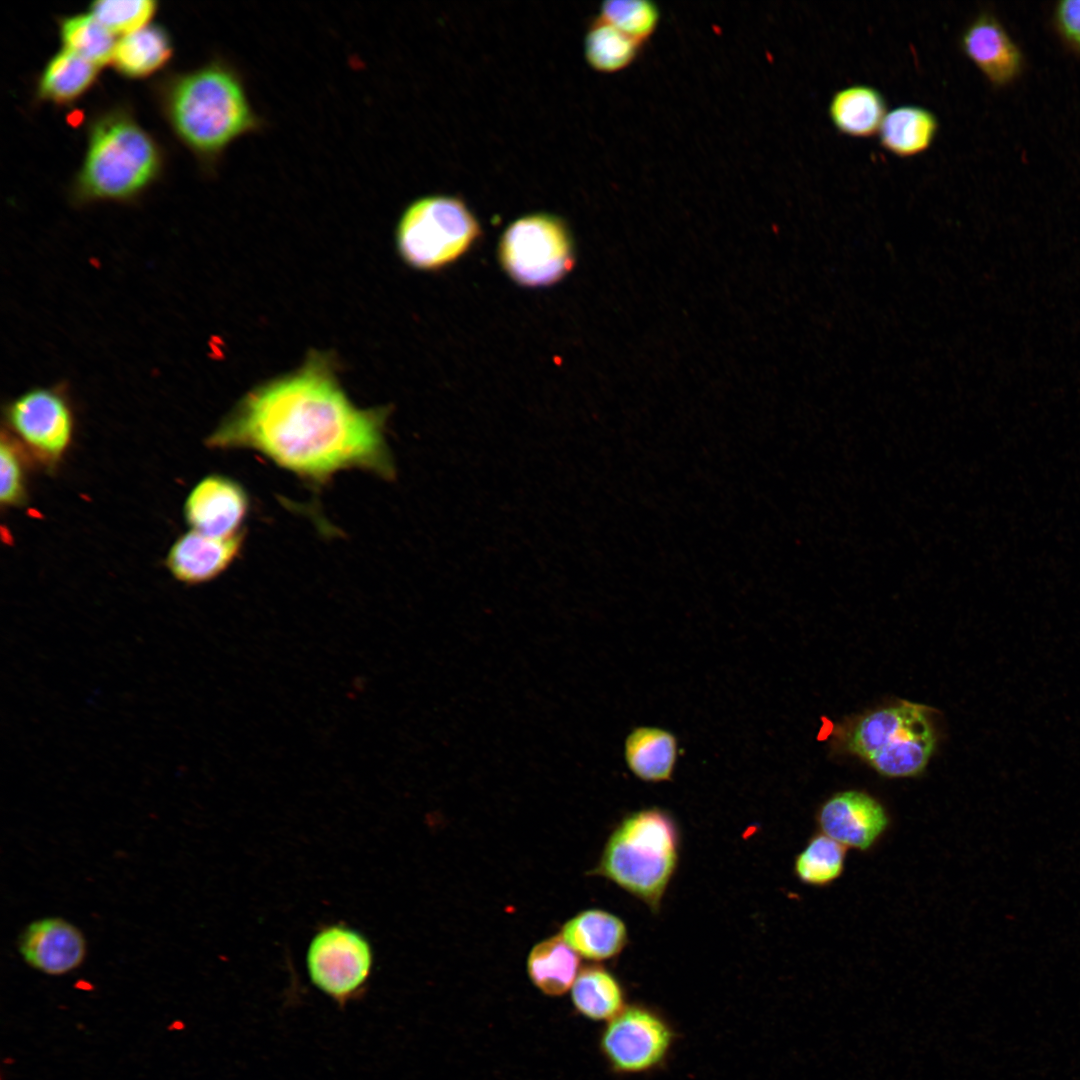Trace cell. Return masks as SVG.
<instances>
[{
  "label": "cell",
  "instance_id": "cell-13",
  "mask_svg": "<svg viewBox=\"0 0 1080 1080\" xmlns=\"http://www.w3.org/2000/svg\"><path fill=\"white\" fill-rule=\"evenodd\" d=\"M18 949L27 964L49 975L77 968L86 955L83 933L69 921L48 917L30 923L21 933Z\"/></svg>",
  "mask_w": 1080,
  "mask_h": 1080
},
{
  "label": "cell",
  "instance_id": "cell-16",
  "mask_svg": "<svg viewBox=\"0 0 1080 1080\" xmlns=\"http://www.w3.org/2000/svg\"><path fill=\"white\" fill-rule=\"evenodd\" d=\"M561 936L578 955L594 961L616 957L628 942L623 920L602 909L576 914L563 925Z\"/></svg>",
  "mask_w": 1080,
  "mask_h": 1080
},
{
  "label": "cell",
  "instance_id": "cell-24",
  "mask_svg": "<svg viewBox=\"0 0 1080 1080\" xmlns=\"http://www.w3.org/2000/svg\"><path fill=\"white\" fill-rule=\"evenodd\" d=\"M641 46L601 16H597L586 32L584 55L593 70L607 74L616 73L628 68L636 60Z\"/></svg>",
  "mask_w": 1080,
  "mask_h": 1080
},
{
  "label": "cell",
  "instance_id": "cell-29",
  "mask_svg": "<svg viewBox=\"0 0 1080 1080\" xmlns=\"http://www.w3.org/2000/svg\"><path fill=\"white\" fill-rule=\"evenodd\" d=\"M0 460L1 504L7 507L18 506L26 497L24 464L16 445L8 436L5 437L4 433L1 438Z\"/></svg>",
  "mask_w": 1080,
  "mask_h": 1080
},
{
  "label": "cell",
  "instance_id": "cell-4",
  "mask_svg": "<svg viewBox=\"0 0 1080 1080\" xmlns=\"http://www.w3.org/2000/svg\"><path fill=\"white\" fill-rule=\"evenodd\" d=\"M160 166L151 136L127 113L109 112L91 127L75 192L82 201L128 199L155 179Z\"/></svg>",
  "mask_w": 1080,
  "mask_h": 1080
},
{
  "label": "cell",
  "instance_id": "cell-8",
  "mask_svg": "<svg viewBox=\"0 0 1080 1080\" xmlns=\"http://www.w3.org/2000/svg\"><path fill=\"white\" fill-rule=\"evenodd\" d=\"M311 983L343 1008L365 993L374 966L369 939L341 922L320 926L305 956Z\"/></svg>",
  "mask_w": 1080,
  "mask_h": 1080
},
{
  "label": "cell",
  "instance_id": "cell-18",
  "mask_svg": "<svg viewBox=\"0 0 1080 1080\" xmlns=\"http://www.w3.org/2000/svg\"><path fill=\"white\" fill-rule=\"evenodd\" d=\"M828 114L839 132L853 137H869L879 131L886 115V101L876 88L855 84L833 94Z\"/></svg>",
  "mask_w": 1080,
  "mask_h": 1080
},
{
  "label": "cell",
  "instance_id": "cell-12",
  "mask_svg": "<svg viewBox=\"0 0 1080 1080\" xmlns=\"http://www.w3.org/2000/svg\"><path fill=\"white\" fill-rule=\"evenodd\" d=\"M246 490L235 480L213 474L201 479L189 493L184 516L192 530L226 538L243 531L249 511Z\"/></svg>",
  "mask_w": 1080,
  "mask_h": 1080
},
{
  "label": "cell",
  "instance_id": "cell-22",
  "mask_svg": "<svg viewBox=\"0 0 1080 1080\" xmlns=\"http://www.w3.org/2000/svg\"><path fill=\"white\" fill-rule=\"evenodd\" d=\"M571 1000L582 1016L608 1022L627 1005L625 990L618 978L604 967L581 969L571 987Z\"/></svg>",
  "mask_w": 1080,
  "mask_h": 1080
},
{
  "label": "cell",
  "instance_id": "cell-20",
  "mask_svg": "<svg viewBox=\"0 0 1080 1080\" xmlns=\"http://www.w3.org/2000/svg\"><path fill=\"white\" fill-rule=\"evenodd\" d=\"M172 55L168 33L158 25L148 24L122 35L116 42L112 64L129 78L146 77L162 68Z\"/></svg>",
  "mask_w": 1080,
  "mask_h": 1080
},
{
  "label": "cell",
  "instance_id": "cell-28",
  "mask_svg": "<svg viewBox=\"0 0 1080 1080\" xmlns=\"http://www.w3.org/2000/svg\"><path fill=\"white\" fill-rule=\"evenodd\" d=\"M90 13L110 32L128 34L149 24L157 3L151 0H101L90 5Z\"/></svg>",
  "mask_w": 1080,
  "mask_h": 1080
},
{
  "label": "cell",
  "instance_id": "cell-1",
  "mask_svg": "<svg viewBox=\"0 0 1080 1080\" xmlns=\"http://www.w3.org/2000/svg\"><path fill=\"white\" fill-rule=\"evenodd\" d=\"M388 408H359L328 356L249 391L208 436L214 449H248L313 484L348 469L384 480L396 474L386 439Z\"/></svg>",
  "mask_w": 1080,
  "mask_h": 1080
},
{
  "label": "cell",
  "instance_id": "cell-21",
  "mask_svg": "<svg viewBox=\"0 0 1080 1080\" xmlns=\"http://www.w3.org/2000/svg\"><path fill=\"white\" fill-rule=\"evenodd\" d=\"M579 955L560 935L548 937L531 949L527 972L544 994L560 996L571 989L579 973Z\"/></svg>",
  "mask_w": 1080,
  "mask_h": 1080
},
{
  "label": "cell",
  "instance_id": "cell-5",
  "mask_svg": "<svg viewBox=\"0 0 1080 1080\" xmlns=\"http://www.w3.org/2000/svg\"><path fill=\"white\" fill-rule=\"evenodd\" d=\"M837 736L845 750L889 778L919 775L936 745L930 708L909 701L859 716Z\"/></svg>",
  "mask_w": 1080,
  "mask_h": 1080
},
{
  "label": "cell",
  "instance_id": "cell-25",
  "mask_svg": "<svg viewBox=\"0 0 1080 1080\" xmlns=\"http://www.w3.org/2000/svg\"><path fill=\"white\" fill-rule=\"evenodd\" d=\"M846 848L823 833L814 834L797 854L794 873L798 880L808 886H830L843 874Z\"/></svg>",
  "mask_w": 1080,
  "mask_h": 1080
},
{
  "label": "cell",
  "instance_id": "cell-6",
  "mask_svg": "<svg viewBox=\"0 0 1080 1080\" xmlns=\"http://www.w3.org/2000/svg\"><path fill=\"white\" fill-rule=\"evenodd\" d=\"M478 220L461 199L428 195L410 203L396 228L402 259L420 270H436L453 263L478 240Z\"/></svg>",
  "mask_w": 1080,
  "mask_h": 1080
},
{
  "label": "cell",
  "instance_id": "cell-10",
  "mask_svg": "<svg viewBox=\"0 0 1080 1080\" xmlns=\"http://www.w3.org/2000/svg\"><path fill=\"white\" fill-rule=\"evenodd\" d=\"M6 418L10 429L46 465L57 463L70 445L73 413L56 388L26 391L9 403Z\"/></svg>",
  "mask_w": 1080,
  "mask_h": 1080
},
{
  "label": "cell",
  "instance_id": "cell-2",
  "mask_svg": "<svg viewBox=\"0 0 1080 1080\" xmlns=\"http://www.w3.org/2000/svg\"><path fill=\"white\" fill-rule=\"evenodd\" d=\"M165 107L176 134L209 167L236 140L267 125L250 100L242 73L222 59L173 80Z\"/></svg>",
  "mask_w": 1080,
  "mask_h": 1080
},
{
  "label": "cell",
  "instance_id": "cell-3",
  "mask_svg": "<svg viewBox=\"0 0 1080 1080\" xmlns=\"http://www.w3.org/2000/svg\"><path fill=\"white\" fill-rule=\"evenodd\" d=\"M680 843L679 827L668 811H634L610 834L594 873L658 912L678 866Z\"/></svg>",
  "mask_w": 1080,
  "mask_h": 1080
},
{
  "label": "cell",
  "instance_id": "cell-15",
  "mask_svg": "<svg viewBox=\"0 0 1080 1080\" xmlns=\"http://www.w3.org/2000/svg\"><path fill=\"white\" fill-rule=\"evenodd\" d=\"M960 46L964 54L994 85H1005L1019 73L1022 56L1000 22L981 13L963 30Z\"/></svg>",
  "mask_w": 1080,
  "mask_h": 1080
},
{
  "label": "cell",
  "instance_id": "cell-19",
  "mask_svg": "<svg viewBox=\"0 0 1080 1080\" xmlns=\"http://www.w3.org/2000/svg\"><path fill=\"white\" fill-rule=\"evenodd\" d=\"M939 128L937 117L918 105H902L886 113L880 128L883 148L899 157H911L926 151Z\"/></svg>",
  "mask_w": 1080,
  "mask_h": 1080
},
{
  "label": "cell",
  "instance_id": "cell-14",
  "mask_svg": "<svg viewBox=\"0 0 1080 1080\" xmlns=\"http://www.w3.org/2000/svg\"><path fill=\"white\" fill-rule=\"evenodd\" d=\"M245 531L217 538L190 530L170 548L166 566L180 582L194 585L208 582L223 573L239 556Z\"/></svg>",
  "mask_w": 1080,
  "mask_h": 1080
},
{
  "label": "cell",
  "instance_id": "cell-17",
  "mask_svg": "<svg viewBox=\"0 0 1080 1080\" xmlns=\"http://www.w3.org/2000/svg\"><path fill=\"white\" fill-rule=\"evenodd\" d=\"M675 735L659 727H636L627 736L624 756L629 770L642 781H670L677 761Z\"/></svg>",
  "mask_w": 1080,
  "mask_h": 1080
},
{
  "label": "cell",
  "instance_id": "cell-30",
  "mask_svg": "<svg viewBox=\"0 0 1080 1080\" xmlns=\"http://www.w3.org/2000/svg\"><path fill=\"white\" fill-rule=\"evenodd\" d=\"M1056 23L1063 36L1080 48V0H1065L1058 3L1055 11Z\"/></svg>",
  "mask_w": 1080,
  "mask_h": 1080
},
{
  "label": "cell",
  "instance_id": "cell-9",
  "mask_svg": "<svg viewBox=\"0 0 1080 1080\" xmlns=\"http://www.w3.org/2000/svg\"><path fill=\"white\" fill-rule=\"evenodd\" d=\"M676 1040L674 1027L662 1013L643 1003H632L607 1022L599 1048L612 1072L634 1076L662 1068Z\"/></svg>",
  "mask_w": 1080,
  "mask_h": 1080
},
{
  "label": "cell",
  "instance_id": "cell-27",
  "mask_svg": "<svg viewBox=\"0 0 1080 1080\" xmlns=\"http://www.w3.org/2000/svg\"><path fill=\"white\" fill-rule=\"evenodd\" d=\"M599 16L643 45L657 30L661 14L658 5L650 0H607Z\"/></svg>",
  "mask_w": 1080,
  "mask_h": 1080
},
{
  "label": "cell",
  "instance_id": "cell-23",
  "mask_svg": "<svg viewBox=\"0 0 1080 1080\" xmlns=\"http://www.w3.org/2000/svg\"><path fill=\"white\" fill-rule=\"evenodd\" d=\"M98 71L95 64L63 49L44 67L38 80V96L56 104L70 103L92 86Z\"/></svg>",
  "mask_w": 1080,
  "mask_h": 1080
},
{
  "label": "cell",
  "instance_id": "cell-26",
  "mask_svg": "<svg viewBox=\"0 0 1080 1080\" xmlns=\"http://www.w3.org/2000/svg\"><path fill=\"white\" fill-rule=\"evenodd\" d=\"M115 35L91 13L62 19L60 38L67 50L100 67L112 61Z\"/></svg>",
  "mask_w": 1080,
  "mask_h": 1080
},
{
  "label": "cell",
  "instance_id": "cell-7",
  "mask_svg": "<svg viewBox=\"0 0 1080 1080\" xmlns=\"http://www.w3.org/2000/svg\"><path fill=\"white\" fill-rule=\"evenodd\" d=\"M498 254L505 272L528 287L561 280L575 259L567 225L548 213L528 214L513 221L500 239Z\"/></svg>",
  "mask_w": 1080,
  "mask_h": 1080
},
{
  "label": "cell",
  "instance_id": "cell-11",
  "mask_svg": "<svg viewBox=\"0 0 1080 1080\" xmlns=\"http://www.w3.org/2000/svg\"><path fill=\"white\" fill-rule=\"evenodd\" d=\"M821 833L846 849L867 852L874 848L890 827V816L883 804L859 790L833 794L816 812Z\"/></svg>",
  "mask_w": 1080,
  "mask_h": 1080
}]
</instances>
